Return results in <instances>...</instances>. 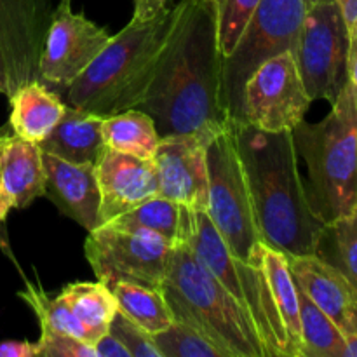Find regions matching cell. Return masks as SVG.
Wrapping results in <instances>:
<instances>
[{
  "label": "cell",
  "mask_w": 357,
  "mask_h": 357,
  "mask_svg": "<svg viewBox=\"0 0 357 357\" xmlns=\"http://www.w3.org/2000/svg\"><path fill=\"white\" fill-rule=\"evenodd\" d=\"M222 61L215 6L180 0L155 77L138 107L153 119L160 138L192 135L213 142L227 128Z\"/></svg>",
  "instance_id": "6da1fadb"
},
{
  "label": "cell",
  "mask_w": 357,
  "mask_h": 357,
  "mask_svg": "<svg viewBox=\"0 0 357 357\" xmlns=\"http://www.w3.org/2000/svg\"><path fill=\"white\" fill-rule=\"evenodd\" d=\"M255 216L268 246L286 255H316L326 223L312 211L291 131H264L230 119Z\"/></svg>",
  "instance_id": "7a4b0ae2"
},
{
  "label": "cell",
  "mask_w": 357,
  "mask_h": 357,
  "mask_svg": "<svg viewBox=\"0 0 357 357\" xmlns=\"http://www.w3.org/2000/svg\"><path fill=\"white\" fill-rule=\"evenodd\" d=\"M171 24L173 9L152 20L129 21L63 91V101L101 117L138 108L155 77Z\"/></svg>",
  "instance_id": "3957f363"
},
{
  "label": "cell",
  "mask_w": 357,
  "mask_h": 357,
  "mask_svg": "<svg viewBox=\"0 0 357 357\" xmlns=\"http://www.w3.org/2000/svg\"><path fill=\"white\" fill-rule=\"evenodd\" d=\"M296 155L307 166L309 204L323 223L357 206V87L347 80L323 121L303 119L291 129Z\"/></svg>",
  "instance_id": "277c9868"
},
{
  "label": "cell",
  "mask_w": 357,
  "mask_h": 357,
  "mask_svg": "<svg viewBox=\"0 0 357 357\" xmlns=\"http://www.w3.org/2000/svg\"><path fill=\"white\" fill-rule=\"evenodd\" d=\"M160 289L173 319L197 328L229 357H268L250 316L187 243L174 246Z\"/></svg>",
  "instance_id": "5b68a950"
},
{
  "label": "cell",
  "mask_w": 357,
  "mask_h": 357,
  "mask_svg": "<svg viewBox=\"0 0 357 357\" xmlns=\"http://www.w3.org/2000/svg\"><path fill=\"white\" fill-rule=\"evenodd\" d=\"M187 244L213 278L250 316L268 357H291L288 337L272 300L267 279L253 255L243 261L229 250L206 211H194Z\"/></svg>",
  "instance_id": "8992f818"
},
{
  "label": "cell",
  "mask_w": 357,
  "mask_h": 357,
  "mask_svg": "<svg viewBox=\"0 0 357 357\" xmlns=\"http://www.w3.org/2000/svg\"><path fill=\"white\" fill-rule=\"evenodd\" d=\"M305 13V0L258 2L232 52L222 61V101L230 119H237L243 87L251 73L281 52H295Z\"/></svg>",
  "instance_id": "52a82bcc"
},
{
  "label": "cell",
  "mask_w": 357,
  "mask_h": 357,
  "mask_svg": "<svg viewBox=\"0 0 357 357\" xmlns=\"http://www.w3.org/2000/svg\"><path fill=\"white\" fill-rule=\"evenodd\" d=\"M208 174L209 195L206 213L229 250L239 260L251 261L264 237L255 216L230 121L208 145Z\"/></svg>",
  "instance_id": "ba28073f"
},
{
  "label": "cell",
  "mask_w": 357,
  "mask_h": 357,
  "mask_svg": "<svg viewBox=\"0 0 357 357\" xmlns=\"http://www.w3.org/2000/svg\"><path fill=\"white\" fill-rule=\"evenodd\" d=\"M349 30L337 2L309 7L296 42L295 58L312 101L335 103L347 84Z\"/></svg>",
  "instance_id": "9c48e42d"
},
{
  "label": "cell",
  "mask_w": 357,
  "mask_h": 357,
  "mask_svg": "<svg viewBox=\"0 0 357 357\" xmlns=\"http://www.w3.org/2000/svg\"><path fill=\"white\" fill-rule=\"evenodd\" d=\"M310 103L295 52L284 51L251 73L243 87L237 119L264 131H291L305 119Z\"/></svg>",
  "instance_id": "30bf717a"
},
{
  "label": "cell",
  "mask_w": 357,
  "mask_h": 357,
  "mask_svg": "<svg viewBox=\"0 0 357 357\" xmlns=\"http://www.w3.org/2000/svg\"><path fill=\"white\" fill-rule=\"evenodd\" d=\"M174 246L152 234L129 232L101 225L89 232L84 246L98 281L107 286L117 281L160 288Z\"/></svg>",
  "instance_id": "8fae6325"
},
{
  "label": "cell",
  "mask_w": 357,
  "mask_h": 357,
  "mask_svg": "<svg viewBox=\"0 0 357 357\" xmlns=\"http://www.w3.org/2000/svg\"><path fill=\"white\" fill-rule=\"evenodd\" d=\"M110 38L107 28L98 26L82 13H73L72 0H58L38 61V79L63 94Z\"/></svg>",
  "instance_id": "7c38bea8"
},
{
  "label": "cell",
  "mask_w": 357,
  "mask_h": 357,
  "mask_svg": "<svg viewBox=\"0 0 357 357\" xmlns=\"http://www.w3.org/2000/svg\"><path fill=\"white\" fill-rule=\"evenodd\" d=\"M52 10L54 0H0V49L10 93L20 84L38 79V61Z\"/></svg>",
  "instance_id": "4fadbf2b"
},
{
  "label": "cell",
  "mask_w": 357,
  "mask_h": 357,
  "mask_svg": "<svg viewBox=\"0 0 357 357\" xmlns=\"http://www.w3.org/2000/svg\"><path fill=\"white\" fill-rule=\"evenodd\" d=\"M209 143L192 135L160 138L152 159L157 171V195L194 211H206L209 195Z\"/></svg>",
  "instance_id": "5bb4252c"
},
{
  "label": "cell",
  "mask_w": 357,
  "mask_h": 357,
  "mask_svg": "<svg viewBox=\"0 0 357 357\" xmlns=\"http://www.w3.org/2000/svg\"><path fill=\"white\" fill-rule=\"evenodd\" d=\"M296 286L337 324L345 340L357 335V289L317 255H286Z\"/></svg>",
  "instance_id": "9a60e30c"
},
{
  "label": "cell",
  "mask_w": 357,
  "mask_h": 357,
  "mask_svg": "<svg viewBox=\"0 0 357 357\" xmlns=\"http://www.w3.org/2000/svg\"><path fill=\"white\" fill-rule=\"evenodd\" d=\"M96 176L101 194V225L157 195L153 160L105 149L96 162Z\"/></svg>",
  "instance_id": "2e32d148"
},
{
  "label": "cell",
  "mask_w": 357,
  "mask_h": 357,
  "mask_svg": "<svg viewBox=\"0 0 357 357\" xmlns=\"http://www.w3.org/2000/svg\"><path fill=\"white\" fill-rule=\"evenodd\" d=\"M42 160L45 169L44 197L87 232L98 229L101 225V194L96 164L70 162L45 152H42Z\"/></svg>",
  "instance_id": "e0dca14e"
},
{
  "label": "cell",
  "mask_w": 357,
  "mask_h": 357,
  "mask_svg": "<svg viewBox=\"0 0 357 357\" xmlns=\"http://www.w3.org/2000/svg\"><path fill=\"white\" fill-rule=\"evenodd\" d=\"M0 188L13 202L24 209L45 194V169L40 146L17 135L0 131Z\"/></svg>",
  "instance_id": "ac0fdd59"
},
{
  "label": "cell",
  "mask_w": 357,
  "mask_h": 357,
  "mask_svg": "<svg viewBox=\"0 0 357 357\" xmlns=\"http://www.w3.org/2000/svg\"><path fill=\"white\" fill-rule=\"evenodd\" d=\"M9 126L14 135L40 145L58 126L66 103L40 79L20 84L9 94Z\"/></svg>",
  "instance_id": "d6986e66"
},
{
  "label": "cell",
  "mask_w": 357,
  "mask_h": 357,
  "mask_svg": "<svg viewBox=\"0 0 357 357\" xmlns=\"http://www.w3.org/2000/svg\"><path fill=\"white\" fill-rule=\"evenodd\" d=\"M38 146L42 152L70 162L96 164L107 149L103 139V117L66 105L61 121Z\"/></svg>",
  "instance_id": "ffe728a7"
},
{
  "label": "cell",
  "mask_w": 357,
  "mask_h": 357,
  "mask_svg": "<svg viewBox=\"0 0 357 357\" xmlns=\"http://www.w3.org/2000/svg\"><path fill=\"white\" fill-rule=\"evenodd\" d=\"M192 215L194 209L155 195L108 220L103 225L129 230V232L152 234L176 246L187 243L192 227Z\"/></svg>",
  "instance_id": "44dd1931"
},
{
  "label": "cell",
  "mask_w": 357,
  "mask_h": 357,
  "mask_svg": "<svg viewBox=\"0 0 357 357\" xmlns=\"http://www.w3.org/2000/svg\"><path fill=\"white\" fill-rule=\"evenodd\" d=\"M258 264L264 271L271 289L272 300L275 303L281 323L288 337L291 357H302V331H300V303L298 288L293 279L288 265V257L282 251L268 246L261 241L255 250Z\"/></svg>",
  "instance_id": "7402d4cb"
},
{
  "label": "cell",
  "mask_w": 357,
  "mask_h": 357,
  "mask_svg": "<svg viewBox=\"0 0 357 357\" xmlns=\"http://www.w3.org/2000/svg\"><path fill=\"white\" fill-rule=\"evenodd\" d=\"M59 296L65 300L73 316L84 326L91 345L108 333L119 305L115 295L105 282H70L59 291Z\"/></svg>",
  "instance_id": "603a6c76"
},
{
  "label": "cell",
  "mask_w": 357,
  "mask_h": 357,
  "mask_svg": "<svg viewBox=\"0 0 357 357\" xmlns=\"http://www.w3.org/2000/svg\"><path fill=\"white\" fill-rule=\"evenodd\" d=\"M103 139L107 149L138 159L152 160L160 136L157 132L155 122L146 112L129 108L103 117Z\"/></svg>",
  "instance_id": "cb8c5ba5"
},
{
  "label": "cell",
  "mask_w": 357,
  "mask_h": 357,
  "mask_svg": "<svg viewBox=\"0 0 357 357\" xmlns=\"http://www.w3.org/2000/svg\"><path fill=\"white\" fill-rule=\"evenodd\" d=\"M108 288L115 295L119 310L152 337L173 323V314L160 288L129 281H117Z\"/></svg>",
  "instance_id": "d4e9b609"
},
{
  "label": "cell",
  "mask_w": 357,
  "mask_h": 357,
  "mask_svg": "<svg viewBox=\"0 0 357 357\" xmlns=\"http://www.w3.org/2000/svg\"><path fill=\"white\" fill-rule=\"evenodd\" d=\"M298 303L302 357H344L347 340L337 328V324L300 288Z\"/></svg>",
  "instance_id": "484cf974"
},
{
  "label": "cell",
  "mask_w": 357,
  "mask_h": 357,
  "mask_svg": "<svg viewBox=\"0 0 357 357\" xmlns=\"http://www.w3.org/2000/svg\"><path fill=\"white\" fill-rule=\"evenodd\" d=\"M316 255L337 267L357 289V206L328 223Z\"/></svg>",
  "instance_id": "4316f807"
},
{
  "label": "cell",
  "mask_w": 357,
  "mask_h": 357,
  "mask_svg": "<svg viewBox=\"0 0 357 357\" xmlns=\"http://www.w3.org/2000/svg\"><path fill=\"white\" fill-rule=\"evenodd\" d=\"M21 300L30 307L40 323V331H52V333L68 335L89 344L87 333L82 324L79 323L65 300L58 295H49L42 289V286L26 282L24 289L17 293Z\"/></svg>",
  "instance_id": "83f0119b"
},
{
  "label": "cell",
  "mask_w": 357,
  "mask_h": 357,
  "mask_svg": "<svg viewBox=\"0 0 357 357\" xmlns=\"http://www.w3.org/2000/svg\"><path fill=\"white\" fill-rule=\"evenodd\" d=\"M153 342L160 357H229L197 328L176 319L166 330L153 335Z\"/></svg>",
  "instance_id": "f1b7e54d"
},
{
  "label": "cell",
  "mask_w": 357,
  "mask_h": 357,
  "mask_svg": "<svg viewBox=\"0 0 357 357\" xmlns=\"http://www.w3.org/2000/svg\"><path fill=\"white\" fill-rule=\"evenodd\" d=\"M209 2L215 6L220 47L225 58L232 52L234 45L239 40L244 26L260 0H209Z\"/></svg>",
  "instance_id": "f546056e"
},
{
  "label": "cell",
  "mask_w": 357,
  "mask_h": 357,
  "mask_svg": "<svg viewBox=\"0 0 357 357\" xmlns=\"http://www.w3.org/2000/svg\"><path fill=\"white\" fill-rule=\"evenodd\" d=\"M108 333L114 335L128 349L131 357H160L152 335L143 330L142 326H138L135 321L129 319L128 316H124L121 310H117V314L112 319Z\"/></svg>",
  "instance_id": "4dcf8cb0"
},
{
  "label": "cell",
  "mask_w": 357,
  "mask_h": 357,
  "mask_svg": "<svg viewBox=\"0 0 357 357\" xmlns=\"http://www.w3.org/2000/svg\"><path fill=\"white\" fill-rule=\"evenodd\" d=\"M37 356L42 357H96L94 345L68 335L40 331L37 340Z\"/></svg>",
  "instance_id": "1f68e13d"
},
{
  "label": "cell",
  "mask_w": 357,
  "mask_h": 357,
  "mask_svg": "<svg viewBox=\"0 0 357 357\" xmlns=\"http://www.w3.org/2000/svg\"><path fill=\"white\" fill-rule=\"evenodd\" d=\"M96 357H131L128 349L117 340L112 333H105L100 340L94 344Z\"/></svg>",
  "instance_id": "d6a6232c"
},
{
  "label": "cell",
  "mask_w": 357,
  "mask_h": 357,
  "mask_svg": "<svg viewBox=\"0 0 357 357\" xmlns=\"http://www.w3.org/2000/svg\"><path fill=\"white\" fill-rule=\"evenodd\" d=\"M0 357H38L37 342L7 340L0 344Z\"/></svg>",
  "instance_id": "836d02e7"
},
{
  "label": "cell",
  "mask_w": 357,
  "mask_h": 357,
  "mask_svg": "<svg viewBox=\"0 0 357 357\" xmlns=\"http://www.w3.org/2000/svg\"><path fill=\"white\" fill-rule=\"evenodd\" d=\"M349 30V51H347V77L349 82L357 87V24Z\"/></svg>",
  "instance_id": "e575fe53"
},
{
  "label": "cell",
  "mask_w": 357,
  "mask_h": 357,
  "mask_svg": "<svg viewBox=\"0 0 357 357\" xmlns=\"http://www.w3.org/2000/svg\"><path fill=\"white\" fill-rule=\"evenodd\" d=\"M340 9L342 16H344L347 28L357 24V0H335Z\"/></svg>",
  "instance_id": "d590c367"
},
{
  "label": "cell",
  "mask_w": 357,
  "mask_h": 357,
  "mask_svg": "<svg viewBox=\"0 0 357 357\" xmlns=\"http://www.w3.org/2000/svg\"><path fill=\"white\" fill-rule=\"evenodd\" d=\"M10 89H9V77H7V66H6V59H3L2 49H0V94H6L9 96Z\"/></svg>",
  "instance_id": "8d00e7d4"
},
{
  "label": "cell",
  "mask_w": 357,
  "mask_h": 357,
  "mask_svg": "<svg viewBox=\"0 0 357 357\" xmlns=\"http://www.w3.org/2000/svg\"><path fill=\"white\" fill-rule=\"evenodd\" d=\"M10 209H13V202H10V199L7 197L6 192H3L2 188H0V223H2L3 220H6L7 213H9Z\"/></svg>",
  "instance_id": "74e56055"
},
{
  "label": "cell",
  "mask_w": 357,
  "mask_h": 357,
  "mask_svg": "<svg viewBox=\"0 0 357 357\" xmlns=\"http://www.w3.org/2000/svg\"><path fill=\"white\" fill-rule=\"evenodd\" d=\"M344 357H357V335L356 337L349 338L347 344H345Z\"/></svg>",
  "instance_id": "f35d334b"
},
{
  "label": "cell",
  "mask_w": 357,
  "mask_h": 357,
  "mask_svg": "<svg viewBox=\"0 0 357 357\" xmlns=\"http://www.w3.org/2000/svg\"><path fill=\"white\" fill-rule=\"evenodd\" d=\"M323 2H331V0H305V6L307 9H309V7H314L317 6V3H323Z\"/></svg>",
  "instance_id": "ab89813d"
}]
</instances>
